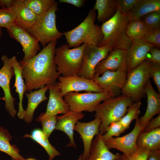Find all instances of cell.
Instances as JSON below:
<instances>
[{"instance_id":"cell-26","label":"cell","mask_w":160,"mask_h":160,"mask_svg":"<svg viewBox=\"0 0 160 160\" xmlns=\"http://www.w3.org/2000/svg\"><path fill=\"white\" fill-rule=\"evenodd\" d=\"M136 145L150 151L160 149V127L147 132L142 131L137 137Z\"/></svg>"},{"instance_id":"cell-31","label":"cell","mask_w":160,"mask_h":160,"mask_svg":"<svg viewBox=\"0 0 160 160\" xmlns=\"http://www.w3.org/2000/svg\"><path fill=\"white\" fill-rule=\"evenodd\" d=\"M55 2V0H24L25 5L37 16L47 11Z\"/></svg>"},{"instance_id":"cell-44","label":"cell","mask_w":160,"mask_h":160,"mask_svg":"<svg viewBox=\"0 0 160 160\" xmlns=\"http://www.w3.org/2000/svg\"><path fill=\"white\" fill-rule=\"evenodd\" d=\"M146 160H160V149L150 151Z\"/></svg>"},{"instance_id":"cell-37","label":"cell","mask_w":160,"mask_h":160,"mask_svg":"<svg viewBox=\"0 0 160 160\" xmlns=\"http://www.w3.org/2000/svg\"><path fill=\"white\" fill-rule=\"evenodd\" d=\"M150 151L144 148H138L133 153L128 155L121 154V160H146Z\"/></svg>"},{"instance_id":"cell-27","label":"cell","mask_w":160,"mask_h":160,"mask_svg":"<svg viewBox=\"0 0 160 160\" xmlns=\"http://www.w3.org/2000/svg\"><path fill=\"white\" fill-rule=\"evenodd\" d=\"M117 9V0H96L93 9L98 12L99 22L103 23L111 18Z\"/></svg>"},{"instance_id":"cell-34","label":"cell","mask_w":160,"mask_h":160,"mask_svg":"<svg viewBox=\"0 0 160 160\" xmlns=\"http://www.w3.org/2000/svg\"><path fill=\"white\" fill-rule=\"evenodd\" d=\"M141 18L149 31L160 28V11L151 12Z\"/></svg>"},{"instance_id":"cell-21","label":"cell","mask_w":160,"mask_h":160,"mask_svg":"<svg viewBox=\"0 0 160 160\" xmlns=\"http://www.w3.org/2000/svg\"><path fill=\"white\" fill-rule=\"evenodd\" d=\"M15 16V23L28 29L33 24L38 17L24 3V0H16L11 7Z\"/></svg>"},{"instance_id":"cell-8","label":"cell","mask_w":160,"mask_h":160,"mask_svg":"<svg viewBox=\"0 0 160 160\" xmlns=\"http://www.w3.org/2000/svg\"><path fill=\"white\" fill-rule=\"evenodd\" d=\"M65 102L68 105L70 111L79 112H92L102 101L113 97L110 93L86 92L80 93L70 92L64 96Z\"/></svg>"},{"instance_id":"cell-29","label":"cell","mask_w":160,"mask_h":160,"mask_svg":"<svg viewBox=\"0 0 160 160\" xmlns=\"http://www.w3.org/2000/svg\"><path fill=\"white\" fill-rule=\"evenodd\" d=\"M23 137L31 138L43 147L49 155V160H52L56 156L60 155V153L50 143L42 130L39 129L34 130L31 135L25 134Z\"/></svg>"},{"instance_id":"cell-33","label":"cell","mask_w":160,"mask_h":160,"mask_svg":"<svg viewBox=\"0 0 160 160\" xmlns=\"http://www.w3.org/2000/svg\"><path fill=\"white\" fill-rule=\"evenodd\" d=\"M15 22V16L11 8H0V28L7 29Z\"/></svg>"},{"instance_id":"cell-17","label":"cell","mask_w":160,"mask_h":160,"mask_svg":"<svg viewBox=\"0 0 160 160\" xmlns=\"http://www.w3.org/2000/svg\"><path fill=\"white\" fill-rule=\"evenodd\" d=\"M48 86L49 96L46 112L41 113L36 120L59 114H65L70 111L68 105L65 102L59 90L55 85Z\"/></svg>"},{"instance_id":"cell-42","label":"cell","mask_w":160,"mask_h":160,"mask_svg":"<svg viewBox=\"0 0 160 160\" xmlns=\"http://www.w3.org/2000/svg\"><path fill=\"white\" fill-rule=\"evenodd\" d=\"M148 53L150 56H147L146 60L160 64V50L155 46L152 47Z\"/></svg>"},{"instance_id":"cell-45","label":"cell","mask_w":160,"mask_h":160,"mask_svg":"<svg viewBox=\"0 0 160 160\" xmlns=\"http://www.w3.org/2000/svg\"><path fill=\"white\" fill-rule=\"evenodd\" d=\"M15 1L16 0H0V8H11Z\"/></svg>"},{"instance_id":"cell-39","label":"cell","mask_w":160,"mask_h":160,"mask_svg":"<svg viewBox=\"0 0 160 160\" xmlns=\"http://www.w3.org/2000/svg\"><path fill=\"white\" fill-rule=\"evenodd\" d=\"M141 40L160 47V28L149 31Z\"/></svg>"},{"instance_id":"cell-50","label":"cell","mask_w":160,"mask_h":160,"mask_svg":"<svg viewBox=\"0 0 160 160\" xmlns=\"http://www.w3.org/2000/svg\"><path fill=\"white\" fill-rule=\"evenodd\" d=\"M12 160H14L12 159Z\"/></svg>"},{"instance_id":"cell-43","label":"cell","mask_w":160,"mask_h":160,"mask_svg":"<svg viewBox=\"0 0 160 160\" xmlns=\"http://www.w3.org/2000/svg\"><path fill=\"white\" fill-rule=\"evenodd\" d=\"M86 0H60V3H65L72 4L74 6L81 7L85 4Z\"/></svg>"},{"instance_id":"cell-3","label":"cell","mask_w":160,"mask_h":160,"mask_svg":"<svg viewBox=\"0 0 160 160\" xmlns=\"http://www.w3.org/2000/svg\"><path fill=\"white\" fill-rule=\"evenodd\" d=\"M95 10L89 11L84 20L73 29L63 33L69 48L77 47L83 44L98 47L103 38L101 26L95 24Z\"/></svg>"},{"instance_id":"cell-22","label":"cell","mask_w":160,"mask_h":160,"mask_svg":"<svg viewBox=\"0 0 160 160\" xmlns=\"http://www.w3.org/2000/svg\"><path fill=\"white\" fill-rule=\"evenodd\" d=\"M100 133L92 142L89 156L86 160H114L120 157L121 154L111 152L105 145Z\"/></svg>"},{"instance_id":"cell-18","label":"cell","mask_w":160,"mask_h":160,"mask_svg":"<svg viewBox=\"0 0 160 160\" xmlns=\"http://www.w3.org/2000/svg\"><path fill=\"white\" fill-rule=\"evenodd\" d=\"M127 50L115 49L100 61L95 69V74L100 75L106 71H115L127 68Z\"/></svg>"},{"instance_id":"cell-48","label":"cell","mask_w":160,"mask_h":160,"mask_svg":"<svg viewBox=\"0 0 160 160\" xmlns=\"http://www.w3.org/2000/svg\"><path fill=\"white\" fill-rule=\"evenodd\" d=\"M114 160H121V159L120 158V157L116 158V159H115Z\"/></svg>"},{"instance_id":"cell-5","label":"cell","mask_w":160,"mask_h":160,"mask_svg":"<svg viewBox=\"0 0 160 160\" xmlns=\"http://www.w3.org/2000/svg\"><path fill=\"white\" fill-rule=\"evenodd\" d=\"M58 4L56 1L50 8L38 16L33 25L27 29L39 41L43 47L52 41H57L63 35L56 25Z\"/></svg>"},{"instance_id":"cell-36","label":"cell","mask_w":160,"mask_h":160,"mask_svg":"<svg viewBox=\"0 0 160 160\" xmlns=\"http://www.w3.org/2000/svg\"><path fill=\"white\" fill-rule=\"evenodd\" d=\"M41 122L42 131L46 137L49 138L52 131L55 129L57 119L56 116H53L36 120Z\"/></svg>"},{"instance_id":"cell-7","label":"cell","mask_w":160,"mask_h":160,"mask_svg":"<svg viewBox=\"0 0 160 160\" xmlns=\"http://www.w3.org/2000/svg\"><path fill=\"white\" fill-rule=\"evenodd\" d=\"M149 63V61L145 60L127 73L121 93L130 98L134 102L140 101L145 94V84L150 78Z\"/></svg>"},{"instance_id":"cell-23","label":"cell","mask_w":160,"mask_h":160,"mask_svg":"<svg viewBox=\"0 0 160 160\" xmlns=\"http://www.w3.org/2000/svg\"><path fill=\"white\" fill-rule=\"evenodd\" d=\"M15 76V81L13 87H15V92L18 94L19 99V110L17 114L18 118L23 119L25 111L23 106V100L24 92H26V86L22 75V68L15 56L10 58Z\"/></svg>"},{"instance_id":"cell-12","label":"cell","mask_w":160,"mask_h":160,"mask_svg":"<svg viewBox=\"0 0 160 160\" xmlns=\"http://www.w3.org/2000/svg\"><path fill=\"white\" fill-rule=\"evenodd\" d=\"M127 73L126 69L115 71H106L100 75L95 74L93 80L104 90L113 97L118 96L125 84Z\"/></svg>"},{"instance_id":"cell-46","label":"cell","mask_w":160,"mask_h":160,"mask_svg":"<svg viewBox=\"0 0 160 160\" xmlns=\"http://www.w3.org/2000/svg\"><path fill=\"white\" fill-rule=\"evenodd\" d=\"M2 35V30L1 28H0V40L1 38Z\"/></svg>"},{"instance_id":"cell-32","label":"cell","mask_w":160,"mask_h":160,"mask_svg":"<svg viewBox=\"0 0 160 160\" xmlns=\"http://www.w3.org/2000/svg\"><path fill=\"white\" fill-rule=\"evenodd\" d=\"M141 105L140 101L133 103L129 107L127 113L119 121L126 130L129 128L133 120L139 118Z\"/></svg>"},{"instance_id":"cell-10","label":"cell","mask_w":160,"mask_h":160,"mask_svg":"<svg viewBox=\"0 0 160 160\" xmlns=\"http://www.w3.org/2000/svg\"><path fill=\"white\" fill-rule=\"evenodd\" d=\"M9 36L21 45L24 53L23 61L27 62L35 56L41 50L39 42L27 29L15 22L7 29Z\"/></svg>"},{"instance_id":"cell-47","label":"cell","mask_w":160,"mask_h":160,"mask_svg":"<svg viewBox=\"0 0 160 160\" xmlns=\"http://www.w3.org/2000/svg\"><path fill=\"white\" fill-rule=\"evenodd\" d=\"M77 160H82L81 157V154L79 157V158Z\"/></svg>"},{"instance_id":"cell-25","label":"cell","mask_w":160,"mask_h":160,"mask_svg":"<svg viewBox=\"0 0 160 160\" xmlns=\"http://www.w3.org/2000/svg\"><path fill=\"white\" fill-rule=\"evenodd\" d=\"M160 11V0H139L126 15L129 21L142 18L151 12Z\"/></svg>"},{"instance_id":"cell-6","label":"cell","mask_w":160,"mask_h":160,"mask_svg":"<svg viewBox=\"0 0 160 160\" xmlns=\"http://www.w3.org/2000/svg\"><path fill=\"white\" fill-rule=\"evenodd\" d=\"M87 45L83 44L77 47L70 49L67 44H65L56 48L55 62L60 75L64 77L78 75Z\"/></svg>"},{"instance_id":"cell-16","label":"cell","mask_w":160,"mask_h":160,"mask_svg":"<svg viewBox=\"0 0 160 160\" xmlns=\"http://www.w3.org/2000/svg\"><path fill=\"white\" fill-rule=\"evenodd\" d=\"M101 122L100 118L95 117L93 120L87 122L78 121L75 127L74 130L80 135L83 143L84 150L81 154L82 160H86L89 156L93 138L99 133V127Z\"/></svg>"},{"instance_id":"cell-24","label":"cell","mask_w":160,"mask_h":160,"mask_svg":"<svg viewBox=\"0 0 160 160\" xmlns=\"http://www.w3.org/2000/svg\"><path fill=\"white\" fill-rule=\"evenodd\" d=\"M48 90V86L46 85L37 90L25 93L28 103L23 119L27 123H30L32 121L34 113L38 105L48 98L45 96Z\"/></svg>"},{"instance_id":"cell-28","label":"cell","mask_w":160,"mask_h":160,"mask_svg":"<svg viewBox=\"0 0 160 160\" xmlns=\"http://www.w3.org/2000/svg\"><path fill=\"white\" fill-rule=\"evenodd\" d=\"M12 138L8 130L0 127V151L9 155L13 160H25L20 154V151L17 146L10 143Z\"/></svg>"},{"instance_id":"cell-38","label":"cell","mask_w":160,"mask_h":160,"mask_svg":"<svg viewBox=\"0 0 160 160\" xmlns=\"http://www.w3.org/2000/svg\"><path fill=\"white\" fill-rule=\"evenodd\" d=\"M149 74L160 94V64L149 61Z\"/></svg>"},{"instance_id":"cell-41","label":"cell","mask_w":160,"mask_h":160,"mask_svg":"<svg viewBox=\"0 0 160 160\" xmlns=\"http://www.w3.org/2000/svg\"><path fill=\"white\" fill-rule=\"evenodd\" d=\"M160 127V114L151 120L144 127L143 132H147Z\"/></svg>"},{"instance_id":"cell-11","label":"cell","mask_w":160,"mask_h":160,"mask_svg":"<svg viewBox=\"0 0 160 160\" xmlns=\"http://www.w3.org/2000/svg\"><path fill=\"white\" fill-rule=\"evenodd\" d=\"M55 85L64 96L70 92L84 91L86 92H104L103 89L93 80L79 75L64 77L60 76Z\"/></svg>"},{"instance_id":"cell-35","label":"cell","mask_w":160,"mask_h":160,"mask_svg":"<svg viewBox=\"0 0 160 160\" xmlns=\"http://www.w3.org/2000/svg\"><path fill=\"white\" fill-rule=\"evenodd\" d=\"M125 130L119 121L113 122L106 128L105 133L102 135V139L104 141L113 136H118Z\"/></svg>"},{"instance_id":"cell-14","label":"cell","mask_w":160,"mask_h":160,"mask_svg":"<svg viewBox=\"0 0 160 160\" xmlns=\"http://www.w3.org/2000/svg\"><path fill=\"white\" fill-rule=\"evenodd\" d=\"M139 119L136 120L135 127L129 133L122 137H112L103 141L107 148L109 149H117L126 155L134 153L138 148L136 145L137 137L143 129L139 124Z\"/></svg>"},{"instance_id":"cell-40","label":"cell","mask_w":160,"mask_h":160,"mask_svg":"<svg viewBox=\"0 0 160 160\" xmlns=\"http://www.w3.org/2000/svg\"><path fill=\"white\" fill-rule=\"evenodd\" d=\"M139 0H117V8L126 15L135 6Z\"/></svg>"},{"instance_id":"cell-9","label":"cell","mask_w":160,"mask_h":160,"mask_svg":"<svg viewBox=\"0 0 160 160\" xmlns=\"http://www.w3.org/2000/svg\"><path fill=\"white\" fill-rule=\"evenodd\" d=\"M111 51L106 46L99 47L87 45L83 53L81 67L78 75L93 80L96 66Z\"/></svg>"},{"instance_id":"cell-19","label":"cell","mask_w":160,"mask_h":160,"mask_svg":"<svg viewBox=\"0 0 160 160\" xmlns=\"http://www.w3.org/2000/svg\"><path fill=\"white\" fill-rule=\"evenodd\" d=\"M144 92L147 98V107L144 115L139 119L140 125L143 129L153 117L160 112V95L153 88L150 80L146 82Z\"/></svg>"},{"instance_id":"cell-2","label":"cell","mask_w":160,"mask_h":160,"mask_svg":"<svg viewBox=\"0 0 160 160\" xmlns=\"http://www.w3.org/2000/svg\"><path fill=\"white\" fill-rule=\"evenodd\" d=\"M129 21L126 15L117 8L114 15L103 23L101 26L103 38L98 47L107 46L111 51L118 49L127 50L132 42L126 33Z\"/></svg>"},{"instance_id":"cell-13","label":"cell","mask_w":160,"mask_h":160,"mask_svg":"<svg viewBox=\"0 0 160 160\" xmlns=\"http://www.w3.org/2000/svg\"><path fill=\"white\" fill-rule=\"evenodd\" d=\"M1 60L3 66L0 69V87L4 94L1 99L4 101L6 110L12 118H14L17 113L14 105L15 99L11 94L10 86L11 79L15 75L14 70L10 58L7 55H3Z\"/></svg>"},{"instance_id":"cell-30","label":"cell","mask_w":160,"mask_h":160,"mask_svg":"<svg viewBox=\"0 0 160 160\" xmlns=\"http://www.w3.org/2000/svg\"><path fill=\"white\" fill-rule=\"evenodd\" d=\"M149 30L141 18L129 21L126 29V33L132 41L141 40Z\"/></svg>"},{"instance_id":"cell-20","label":"cell","mask_w":160,"mask_h":160,"mask_svg":"<svg viewBox=\"0 0 160 160\" xmlns=\"http://www.w3.org/2000/svg\"><path fill=\"white\" fill-rule=\"evenodd\" d=\"M84 116V115L82 112L71 111L63 115L56 116L57 121L55 129L64 132L68 137L70 143L67 147L76 148L73 137L74 128L79 120Z\"/></svg>"},{"instance_id":"cell-49","label":"cell","mask_w":160,"mask_h":160,"mask_svg":"<svg viewBox=\"0 0 160 160\" xmlns=\"http://www.w3.org/2000/svg\"><path fill=\"white\" fill-rule=\"evenodd\" d=\"M25 160H36L30 158V159H28L26 160L25 159Z\"/></svg>"},{"instance_id":"cell-15","label":"cell","mask_w":160,"mask_h":160,"mask_svg":"<svg viewBox=\"0 0 160 160\" xmlns=\"http://www.w3.org/2000/svg\"><path fill=\"white\" fill-rule=\"evenodd\" d=\"M154 46H156L141 40L132 41L130 47L127 50V73L146 60L150 50Z\"/></svg>"},{"instance_id":"cell-4","label":"cell","mask_w":160,"mask_h":160,"mask_svg":"<svg viewBox=\"0 0 160 160\" xmlns=\"http://www.w3.org/2000/svg\"><path fill=\"white\" fill-rule=\"evenodd\" d=\"M133 103L130 98L121 95L107 99L99 104L95 111V117L101 120L99 133L103 135L108 126L119 121L127 113L129 107Z\"/></svg>"},{"instance_id":"cell-1","label":"cell","mask_w":160,"mask_h":160,"mask_svg":"<svg viewBox=\"0 0 160 160\" xmlns=\"http://www.w3.org/2000/svg\"><path fill=\"white\" fill-rule=\"evenodd\" d=\"M57 41L49 43L34 57L27 62H19L22 68L26 91L55 85L60 76L55 62Z\"/></svg>"}]
</instances>
